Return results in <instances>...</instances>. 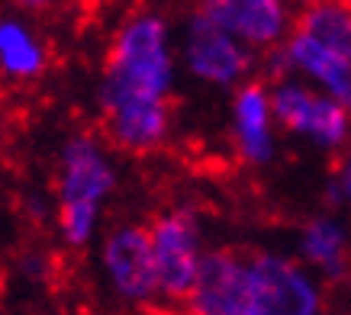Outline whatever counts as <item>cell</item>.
<instances>
[{"instance_id": "cell-12", "label": "cell", "mask_w": 351, "mask_h": 315, "mask_svg": "<svg viewBox=\"0 0 351 315\" xmlns=\"http://www.w3.org/2000/svg\"><path fill=\"white\" fill-rule=\"evenodd\" d=\"M284 64H287V77H297L303 84L316 87L319 94L332 97L351 113V64L335 55L329 45L313 39L309 32L293 29L287 42H284Z\"/></svg>"}, {"instance_id": "cell-3", "label": "cell", "mask_w": 351, "mask_h": 315, "mask_svg": "<svg viewBox=\"0 0 351 315\" xmlns=\"http://www.w3.org/2000/svg\"><path fill=\"white\" fill-rule=\"evenodd\" d=\"M178 55L181 71L191 81L229 94L255 81V71H261V55L229 36L200 7H193L178 26Z\"/></svg>"}, {"instance_id": "cell-17", "label": "cell", "mask_w": 351, "mask_h": 315, "mask_svg": "<svg viewBox=\"0 0 351 315\" xmlns=\"http://www.w3.org/2000/svg\"><path fill=\"white\" fill-rule=\"evenodd\" d=\"M132 315H187V312L171 303H155V305H149V309H138V312H132Z\"/></svg>"}, {"instance_id": "cell-10", "label": "cell", "mask_w": 351, "mask_h": 315, "mask_svg": "<svg viewBox=\"0 0 351 315\" xmlns=\"http://www.w3.org/2000/svg\"><path fill=\"white\" fill-rule=\"evenodd\" d=\"M181 309L187 315H248V251L213 248Z\"/></svg>"}, {"instance_id": "cell-13", "label": "cell", "mask_w": 351, "mask_h": 315, "mask_svg": "<svg viewBox=\"0 0 351 315\" xmlns=\"http://www.w3.org/2000/svg\"><path fill=\"white\" fill-rule=\"evenodd\" d=\"M0 71L13 84H32L49 71V45L43 32L16 13L0 20Z\"/></svg>"}, {"instance_id": "cell-4", "label": "cell", "mask_w": 351, "mask_h": 315, "mask_svg": "<svg viewBox=\"0 0 351 315\" xmlns=\"http://www.w3.org/2000/svg\"><path fill=\"white\" fill-rule=\"evenodd\" d=\"M326 284L293 251H248V315H326Z\"/></svg>"}, {"instance_id": "cell-7", "label": "cell", "mask_w": 351, "mask_h": 315, "mask_svg": "<svg viewBox=\"0 0 351 315\" xmlns=\"http://www.w3.org/2000/svg\"><path fill=\"white\" fill-rule=\"evenodd\" d=\"M271 103L280 132L297 138L322 155H339L351 145V113L332 97L297 77H280L271 84Z\"/></svg>"}, {"instance_id": "cell-5", "label": "cell", "mask_w": 351, "mask_h": 315, "mask_svg": "<svg viewBox=\"0 0 351 315\" xmlns=\"http://www.w3.org/2000/svg\"><path fill=\"white\" fill-rule=\"evenodd\" d=\"M97 273L104 290L132 312L158 303L161 284L149 225H138V222L110 225L104 238L97 242Z\"/></svg>"}, {"instance_id": "cell-11", "label": "cell", "mask_w": 351, "mask_h": 315, "mask_svg": "<svg viewBox=\"0 0 351 315\" xmlns=\"http://www.w3.org/2000/svg\"><path fill=\"white\" fill-rule=\"evenodd\" d=\"M293 254L322 284H345L351 273V216L335 210L313 212L297 229Z\"/></svg>"}, {"instance_id": "cell-15", "label": "cell", "mask_w": 351, "mask_h": 315, "mask_svg": "<svg viewBox=\"0 0 351 315\" xmlns=\"http://www.w3.org/2000/svg\"><path fill=\"white\" fill-rule=\"evenodd\" d=\"M326 203L329 210L351 216V145L332 161L329 180H326Z\"/></svg>"}, {"instance_id": "cell-14", "label": "cell", "mask_w": 351, "mask_h": 315, "mask_svg": "<svg viewBox=\"0 0 351 315\" xmlns=\"http://www.w3.org/2000/svg\"><path fill=\"white\" fill-rule=\"evenodd\" d=\"M297 29L309 32L313 39L329 45L351 64V3L341 0H319L297 13Z\"/></svg>"}, {"instance_id": "cell-9", "label": "cell", "mask_w": 351, "mask_h": 315, "mask_svg": "<svg viewBox=\"0 0 351 315\" xmlns=\"http://www.w3.org/2000/svg\"><path fill=\"white\" fill-rule=\"evenodd\" d=\"M200 10L255 55L280 49L297 29V16L284 0H206Z\"/></svg>"}, {"instance_id": "cell-1", "label": "cell", "mask_w": 351, "mask_h": 315, "mask_svg": "<svg viewBox=\"0 0 351 315\" xmlns=\"http://www.w3.org/2000/svg\"><path fill=\"white\" fill-rule=\"evenodd\" d=\"M181 77L178 29L158 10L119 16L104 49L94 106L100 136L119 155H155L174 132V90Z\"/></svg>"}, {"instance_id": "cell-2", "label": "cell", "mask_w": 351, "mask_h": 315, "mask_svg": "<svg viewBox=\"0 0 351 315\" xmlns=\"http://www.w3.org/2000/svg\"><path fill=\"white\" fill-rule=\"evenodd\" d=\"M119 190L117 151L97 132H71L58 145L52 177L55 235L64 248L87 251L104 238V212Z\"/></svg>"}, {"instance_id": "cell-8", "label": "cell", "mask_w": 351, "mask_h": 315, "mask_svg": "<svg viewBox=\"0 0 351 315\" xmlns=\"http://www.w3.org/2000/svg\"><path fill=\"white\" fill-rule=\"evenodd\" d=\"M226 113V136L235 161L245 168L274 164L280 151V126L271 103V84H265L261 77L248 81L229 97Z\"/></svg>"}, {"instance_id": "cell-16", "label": "cell", "mask_w": 351, "mask_h": 315, "mask_svg": "<svg viewBox=\"0 0 351 315\" xmlns=\"http://www.w3.org/2000/svg\"><path fill=\"white\" fill-rule=\"evenodd\" d=\"M13 270H16L20 280L36 286V284H45V280H49L52 261H49V254H43V251H23L20 257H16V264H13Z\"/></svg>"}, {"instance_id": "cell-6", "label": "cell", "mask_w": 351, "mask_h": 315, "mask_svg": "<svg viewBox=\"0 0 351 315\" xmlns=\"http://www.w3.org/2000/svg\"><path fill=\"white\" fill-rule=\"evenodd\" d=\"M152 235V251H155V267H158V284L161 299L168 303H181L191 296L197 277H200L206 254V225H203V212L191 203H178L161 210L149 222Z\"/></svg>"}, {"instance_id": "cell-18", "label": "cell", "mask_w": 351, "mask_h": 315, "mask_svg": "<svg viewBox=\"0 0 351 315\" xmlns=\"http://www.w3.org/2000/svg\"><path fill=\"white\" fill-rule=\"evenodd\" d=\"M341 286H345V293H348V299H351V273H348V280H345Z\"/></svg>"}]
</instances>
